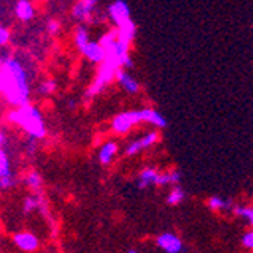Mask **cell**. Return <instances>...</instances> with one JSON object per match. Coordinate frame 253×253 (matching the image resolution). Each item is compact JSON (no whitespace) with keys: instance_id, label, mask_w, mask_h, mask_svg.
<instances>
[{"instance_id":"8992f818","label":"cell","mask_w":253,"mask_h":253,"mask_svg":"<svg viewBox=\"0 0 253 253\" xmlns=\"http://www.w3.org/2000/svg\"><path fill=\"white\" fill-rule=\"evenodd\" d=\"M158 140H159V133L156 130H152V132L146 133L144 136H141V138H138V140L129 143V146L126 147V155L127 156H135L140 152H143V150L152 147L153 144H156Z\"/></svg>"},{"instance_id":"2e32d148","label":"cell","mask_w":253,"mask_h":253,"mask_svg":"<svg viewBox=\"0 0 253 253\" xmlns=\"http://www.w3.org/2000/svg\"><path fill=\"white\" fill-rule=\"evenodd\" d=\"M38 208H44V199L42 196L40 194H32V196H28L23 200V211L25 212H32Z\"/></svg>"},{"instance_id":"e0dca14e","label":"cell","mask_w":253,"mask_h":253,"mask_svg":"<svg viewBox=\"0 0 253 253\" xmlns=\"http://www.w3.org/2000/svg\"><path fill=\"white\" fill-rule=\"evenodd\" d=\"M25 182H26V185L34 190V191H40L41 187H42V177L38 171H31L26 174L25 177Z\"/></svg>"},{"instance_id":"52a82bcc","label":"cell","mask_w":253,"mask_h":253,"mask_svg":"<svg viewBox=\"0 0 253 253\" xmlns=\"http://www.w3.org/2000/svg\"><path fill=\"white\" fill-rule=\"evenodd\" d=\"M14 244L23 252H35L40 246L38 238L31 232H20L14 235Z\"/></svg>"},{"instance_id":"d6986e66","label":"cell","mask_w":253,"mask_h":253,"mask_svg":"<svg viewBox=\"0 0 253 253\" xmlns=\"http://www.w3.org/2000/svg\"><path fill=\"white\" fill-rule=\"evenodd\" d=\"M182 179V174L176 170L169 171V173H161L159 174V182L158 185H169V183H179Z\"/></svg>"},{"instance_id":"ba28073f","label":"cell","mask_w":253,"mask_h":253,"mask_svg":"<svg viewBox=\"0 0 253 253\" xmlns=\"http://www.w3.org/2000/svg\"><path fill=\"white\" fill-rule=\"evenodd\" d=\"M116 81L120 84V86L126 91L127 94H136L140 91V84L135 78H132V75H129V72L126 68H120L116 75Z\"/></svg>"},{"instance_id":"7c38bea8","label":"cell","mask_w":253,"mask_h":253,"mask_svg":"<svg viewBox=\"0 0 253 253\" xmlns=\"http://www.w3.org/2000/svg\"><path fill=\"white\" fill-rule=\"evenodd\" d=\"M141 114H143V122H144V123L153 125V126L159 127V129H164V127L167 126L166 117H164L159 111H156V109L143 108V109H141Z\"/></svg>"},{"instance_id":"83f0119b","label":"cell","mask_w":253,"mask_h":253,"mask_svg":"<svg viewBox=\"0 0 253 253\" xmlns=\"http://www.w3.org/2000/svg\"><path fill=\"white\" fill-rule=\"evenodd\" d=\"M68 106H70V108H75V106H76L75 100H70V102H68Z\"/></svg>"},{"instance_id":"9c48e42d","label":"cell","mask_w":253,"mask_h":253,"mask_svg":"<svg viewBox=\"0 0 253 253\" xmlns=\"http://www.w3.org/2000/svg\"><path fill=\"white\" fill-rule=\"evenodd\" d=\"M156 244L163 249L164 252H167V253H179L180 250H182V247H183V244H182V241H180V238H177L176 235H173V234H163V235H159L158 238H156Z\"/></svg>"},{"instance_id":"4fadbf2b","label":"cell","mask_w":253,"mask_h":253,"mask_svg":"<svg viewBox=\"0 0 253 253\" xmlns=\"http://www.w3.org/2000/svg\"><path fill=\"white\" fill-rule=\"evenodd\" d=\"M159 174L155 169H144L140 173V177H138V188H147L152 185H158L159 182Z\"/></svg>"},{"instance_id":"7402d4cb","label":"cell","mask_w":253,"mask_h":253,"mask_svg":"<svg viewBox=\"0 0 253 253\" xmlns=\"http://www.w3.org/2000/svg\"><path fill=\"white\" fill-rule=\"evenodd\" d=\"M183 197H185V193H183V190L180 187H174L170 191L169 197H167V203L171 205V206H176V205H179L183 200Z\"/></svg>"},{"instance_id":"5bb4252c","label":"cell","mask_w":253,"mask_h":253,"mask_svg":"<svg viewBox=\"0 0 253 253\" xmlns=\"http://www.w3.org/2000/svg\"><path fill=\"white\" fill-rule=\"evenodd\" d=\"M117 153V144L112 143V141H108L105 143L102 147H100V152H99V161L103 164V166H108L111 161L114 159Z\"/></svg>"},{"instance_id":"f1b7e54d","label":"cell","mask_w":253,"mask_h":253,"mask_svg":"<svg viewBox=\"0 0 253 253\" xmlns=\"http://www.w3.org/2000/svg\"><path fill=\"white\" fill-rule=\"evenodd\" d=\"M129 253H138V252H135V250H129Z\"/></svg>"},{"instance_id":"ac0fdd59","label":"cell","mask_w":253,"mask_h":253,"mask_svg":"<svg viewBox=\"0 0 253 253\" xmlns=\"http://www.w3.org/2000/svg\"><path fill=\"white\" fill-rule=\"evenodd\" d=\"M12 171H11V161L5 152V149H0V179L2 177H6V176H11Z\"/></svg>"},{"instance_id":"7a4b0ae2","label":"cell","mask_w":253,"mask_h":253,"mask_svg":"<svg viewBox=\"0 0 253 253\" xmlns=\"http://www.w3.org/2000/svg\"><path fill=\"white\" fill-rule=\"evenodd\" d=\"M8 122L21 127L29 136H34L37 140H41L47 135V127H45L42 114L35 105L26 103L14 108L8 112Z\"/></svg>"},{"instance_id":"ffe728a7","label":"cell","mask_w":253,"mask_h":253,"mask_svg":"<svg viewBox=\"0 0 253 253\" xmlns=\"http://www.w3.org/2000/svg\"><path fill=\"white\" fill-rule=\"evenodd\" d=\"M208 206L211 210L214 211H220V210H227V208H231V202L229 200H224L218 196H214L208 200Z\"/></svg>"},{"instance_id":"30bf717a","label":"cell","mask_w":253,"mask_h":253,"mask_svg":"<svg viewBox=\"0 0 253 253\" xmlns=\"http://www.w3.org/2000/svg\"><path fill=\"white\" fill-rule=\"evenodd\" d=\"M82 55L88 61H91V62H99V64H102L105 61V58H106V50H105V47H103L100 42L89 41L86 44V47L84 49Z\"/></svg>"},{"instance_id":"d4e9b609","label":"cell","mask_w":253,"mask_h":253,"mask_svg":"<svg viewBox=\"0 0 253 253\" xmlns=\"http://www.w3.org/2000/svg\"><path fill=\"white\" fill-rule=\"evenodd\" d=\"M243 246L247 249H253V231L243 235Z\"/></svg>"},{"instance_id":"4316f807","label":"cell","mask_w":253,"mask_h":253,"mask_svg":"<svg viewBox=\"0 0 253 253\" xmlns=\"http://www.w3.org/2000/svg\"><path fill=\"white\" fill-rule=\"evenodd\" d=\"M3 91V72H2V67H0V94Z\"/></svg>"},{"instance_id":"cb8c5ba5","label":"cell","mask_w":253,"mask_h":253,"mask_svg":"<svg viewBox=\"0 0 253 253\" xmlns=\"http://www.w3.org/2000/svg\"><path fill=\"white\" fill-rule=\"evenodd\" d=\"M9 38H11L9 31L5 26L0 25V45H6L9 42Z\"/></svg>"},{"instance_id":"3957f363","label":"cell","mask_w":253,"mask_h":253,"mask_svg":"<svg viewBox=\"0 0 253 253\" xmlns=\"http://www.w3.org/2000/svg\"><path fill=\"white\" fill-rule=\"evenodd\" d=\"M138 123H143V114H141V109L127 111V112L119 114V116L114 117L111 126H112V130L116 132L117 135H125V133H127L135 125H138Z\"/></svg>"},{"instance_id":"277c9868","label":"cell","mask_w":253,"mask_h":253,"mask_svg":"<svg viewBox=\"0 0 253 253\" xmlns=\"http://www.w3.org/2000/svg\"><path fill=\"white\" fill-rule=\"evenodd\" d=\"M106 12H108L106 15L109 17V20L114 23V25H116V28H120L132 20L130 18V9H129V6L125 0H116V2L108 6Z\"/></svg>"},{"instance_id":"9a60e30c","label":"cell","mask_w":253,"mask_h":253,"mask_svg":"<svg viewBox=\"0 0 253 253\" xmlns=\"http://www.w3.org/2000/svg\"><path fill=\"white\" fill-rule=\"evenodd\" d=\"M75 42H76V47L78 50L82 53L84 49L86 47V44L89 42V35H88V31L85 28L84 23H79L78 28H76V32H75Z\"/></svg>"},{"instance_id":"8fae6325","label":"cell","mask_w":253,"mask_h":253,"mask_svg":"<svg viewBox=\"0 0 253 253\" xmlns=\"http://www.w3.org/2000/svg\"><path fill=\"white\" fill-rule=\"evenodd\" d=\"M15 15L20 21H31L35 17V6L32 0H18L15 5Z\"/></svg>"},{"instance_id":"44dd1931","label":"cell","mask_w":253,"mask_h":253,"mask_svg":"<svg viewBox=\"0 0 253 253\" xmlns=\"http://www.w3.org/2000/svg\"><path fill=\"white\" fill-rule=\"evenodd\" d=\"M56 89V82L53 79H47V81H42L38 86V93L41 96H50L55 93Z\"/></svg>"},{"instance_id":"6da1fadb","label":"cell","mask_w":253,"mask_h":253,"mask_svg":"<svg viewBox=\"0 0 253 253\" xmlns=\"http://www.w3.org/2000/svg\"><path fill=\"white\" fill-rule=\"evenodd\" d=\"M0 67H2L3 72L2 96L5 97V100L14 108L29 103L31 85L26 68L23 67V64L17 58L5 55L0 56Z\"/></svg>"},{"instance_id":"484cf974","label":"cell","mask_w":253,"mask_h":253,"mask_svg":"<svg viewBox=\"0 0 253 253\" xmlns=\"http://www.w3.org/2000/svg\"><path fill=\"white\" fill-rule=\"evenodd\" d=\"M59 23L56 21V20H50V21H47V31L52 34V35H56L58 32H59Z\"/></svg>"},{"instance_id":"603a6c76","label":"cell","mask_w":253,"mask_h":253,"mask_svg":"<svg viewBox=\"0 0 253 253\" xmlns=\"http://www.w3.org/2000/svg\"><path fill=\"white\" fill-rule=\"evenodd\" d=\"M235 214L244 217L253 226V208H244V206H237V208H235Z\"/></svg>"},{"instance_id":"5b68a950","label":"cell","mask_w":253,"mask_h":253,"mask_svg":"<svg viewBox=\"0 0 253 253\" xmlns=\"http://www.w3.org/2000/svg\"><path fill=\"white\" fill-rule=\"evenodd\" d=\"M97 3H99V0H79L72 9L73 18L79 23L91 21L96 14Z\"/></svg>"}]
</instances>
